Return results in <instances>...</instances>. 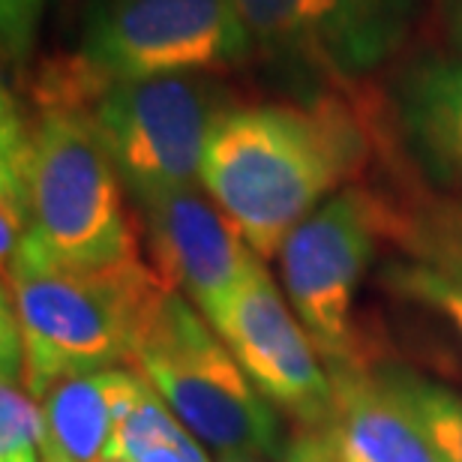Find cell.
Wrapping results in <instances>:
<instances>
[{"instance_id":"cell-18","label":"cell","mask_w":462,"mask_h":462,"mask_svg":"<svg viewBox=\"0 0 462 462\" xmlns=\"http://www.w3.org/2000/svg\"><path fill=\"white\" fill-rule=\"evenodd\" d=\"M384 282L391 285L393 291L405 294L411 300H420L441 312L454 330L462 337V285L445 280L436 271L414 262H396L384 271Z\"/></svg>"},{"instance_id":"cell-7","label":"cell","mask_w":462,"mask_h":462,"mask_svg":"<svg viewBox=\"0 0 462 462\" xmlns=\"http://www.w3.org/2000/svg\"><path fill=\"white\" fill-rule=\"evenodd\" d=\"M382 237L375 192L346 187L285 237L282 291L325 366L373 360L355 334V298Z\"/></svg>"},{"instance_id":"cell-8","label":"cell","mask_w":462,"mask_h":462,"mask_svg":"<svg viewBox=\"0 0 462 462\" xmlns=\"http://www.w3.org/2000/svg\"><path fill=\"white\" fill-rule=\"evenodd\" d=\"M253 51L291 76L351 81L409 36L420 0H235Z\"/></svg>"},{"instance_id":"cell-15","label":"cell","mask_w":462,"mask_h":462,"mask_svg":"<svg viewBox=\"0 0 462 462\" xmlns=\"http://www.w3.org/2000/svg\"><path fill=\"white\" fill-rule=\"evenodd\" d=\"M31 129L18 99L4 90L0 103V255L13 262L31 231Z\"/></svg>"},{"instance_id":"cell-3","label":"cell","mask_w":462,"mask_h":462,"mask_svg":"<svg viewBox=\"0 0 462 462\" xmlns=\"http://www.w3.org/2000/svg\"><path fill=\"white\" fill-rule=\"evenodd\" d=\"M253 54L235 0H90L76 58L45 72L42 103L85 108L120 79L210 76Z\"/></svg>"},{"instance_id":"cell-5","label":"cell","mask_w":462,"mask_h":462,"mask_svg":"<svg viewBox=\"0 0 462 462\" xmlns=\"http://www.w3.org/2000/svg\"><path fill=\"white\" fill-rule=\"evenodd\" d=\"M31 142V231L22 246L81 267L138 255L126 187L88 112L40 108Z\"/></svg>"},{"instance_id":"cell-9","label":"cell","mask_w":462,"mask_h":462,"mask_svg":"<svg viewBox=\"0 0 462 462\" xmlns=\"http://www.w3.org/2000/svg\"><path fill=\"white\" fill-rule=\"evenodd\" d=\"M214 330L276 411L303 430L330 427L334 387L328 366L285 291L267 273L264 258H253Z\"/></svg>"},{"instance_id":"cell-11","label":"cell","mask_w":462,"mask_h":462,"mask_svg":"<svg viewBox=\"0 0 462 462\" xmlns=\"http://www.w3.org/2000/svg\"><path fill=\"white\" fill-rule=\"evenodd\" d=\"M396 138L432 187L462 199V58H414L391 88Z\"/></svg>"},{"instance_id":"cell-14","label":"cell","mask_w":462,"mask_h":462,"mask_svg":"<svg viewBox=\"0 0 462 462\" xmlns=\"http://www.w3.org/2000/svg\"><path fill=\"white\" fill-rule=\"evenodd\" d=\"M382 237L402 249L405 262L423 264L462 285V199L409 189L378 196Z\"/></svg>"},{"instance_id":"cell-19","label":"cell","mask_w":462,"mask_h":462,"mask_svg":"<svg viewBox=\"0 0 462 462\" xmlns=\"http://www.w3.org/2000/svg\"><path fill=\"white\" fill-rule=\"evenodd\" d=\"M42 0H0V42H4V60L22 63L31 58L36 31H40Z\"/></svg>"},{"instance_id":"cell-23","label":"cell","mask_w":462,"mask_h":462,"mask_svg":"<svg viewBox=\"0 0 462 462\" xmlns=\"http://www.w3.org/2000/svg\"><path fill=\"white\" fill-rule=\"evenodd\" d=\"M40 457H42V462H69L63 454H58L54 448H49V445H40Z\"/></svg>"},{"instance_id":"cell-25","label":"cell","mask_w":462,"mask_h":462,"mask_svg":"<svg viewBox=\"0 0 462 462\" xmlns=\"http://www.w3.org/2000/svg\"><path fill=\"white\" fill-rule=\"evenodd\" d=\"M103 462H124V459H103Z\"/></svg>"},{"instance_id":"cell-6","label":"cell","mask_w":462,"mask_h":462,"mask_svg":"<svg viewBox=\"0 0 462 462\" xmlns=\"http://www.w3.org/2000/svg\"><path fill=\"white\" fill-rule=\"evenodd\" d=\"M228 94L210 76L120 79L97 88L81 112L94 120L135 205L199 187L205 144Z\"/></svg>"},{"instance_id":"cell-22","label":"cell","mask_w":462,"mask_h":462,"mask_svg":"<svg viewBox=\"0 0 462 462\" xmlns=\"http://www.w3.org/2000/svg\"><path fill=\"white\" fill-rule=\"evenodd\" d=\"M0 462H42V457H40V448H24L9 457H0Z\"/></svg>"},{"instance_id":"cell-17","label":"cell","mask_w":462,"mask_h":462,"mask_svg":"<svg viewBox=\"0 0 462 462\" xmlns=\"http://www.w3.org/2000/svg\"><path fill=\"white\" fill-rule=\"evenodd\" d=\"M45 436L42 402L24 387V375L0 373V457L40 448Z\"/></svg>"},{"instance_id":"cell-21","label":"cell","mask_w":462,"mask_h":462,"mask_svg":"<svg viewBox=\"0 0 462 462\" xmlns=\"http://www.w3.org/2000/svg\"><path fill=\"white\" fill-rule=\"evenodd\" d=\"M439 9L448 42L454 45L457 58H462V0H439Z\"/></svg>"},{"instance_id":"cell-2","label":"cell","mask_w":462,"mask_h":462,"mask_svg":"<svg viewBox=\"0 0 462 462\" xmlns=\"http://www.w3.org/2000/svg\"><path fill=\"white\" fill-rule=\"evenodd\" d=\"M174 289L133 255L117 264H60L18 246L4 264L9 303L24 346V387L33 400L72 375L129 366L147 321Z\"/></svg>"},{"instance_id":"cell-10","label":"cell","mask_w":462,"mask_h":462,"mask_svg":"<svg viewBox=\"0 0 462 462\" xmlns=\"http://www.w3.org/2000/svg\"><path fill=\"white\" fill-rule=\"evenodd\" d=\"M138 210L151 264L174 291L192 300L210 325H217L255 258L244 235L201 183L147 199Z\"/></svg>"},{"instance_id":"cell-13","label":"cell","mask_w":462,"mask_h":462,"mask_svg":"<svg viewBox=\"0 0 462 462\" xmlns=\"http://www.w3.org/2000/svg\"><path fill=\"white\" fill-rule=\"evenodd\" d=\"M144 387V378L126 366L63 378L42 396L45 436L40 445L54 448L69 462H103Z\"/></svg>"},{"instance_id":"cell-24","label":"cell","mask_w":462,"mask_h":462,"mask_svg":"<svg viewBox=\"0 0 462 462\" xmlns=\"http://www.w3.org/2000/svg\"><path fill=\"white\" fill-rule=\"evenodd\" d=\"M219 462H264V459H249V457H226V459H219Z\"/></svg>"},{"instance_id":"cell-1","label":"cell","mask_w":462,"mask_h":462,"mask_svg":"<svg viewBox=\"0 0 462 462\" xmlns=\"http://www.w3.org/2000/svg\"><path fill=\"white\" fill-rule=\"evenodd\" d=\"M364 124L337 97L303 106H231L205 144L201 187L258 258H276L285 237L369 160Z\"/></svg>"},{"instance_id":"cell-20","label":"cell","mask_w":462,"mask_h":462,"mask_svg":"<svg viewBox=\"0 0 462 462\" xmlns=\"http://www.w3.org/2000/svg\"><path fill=\"white\" fill-rule=\"evenodd\" d=\"M280 462H343L325 430H298L285 445Z\"/></svg>"},{"instance_id":"cell-16","label":"cell","mask_w":462,"mask_h":462,"mask_svg":"<svg viewBox=\"0 0 462 462\" xmlns=\"http://www.w3.org/2000/svg\"><path fill=\"white\" fill-rule=\"evenodd\" d=\"M375 375L423 423L448 462H462V393L402 364H373Z\"/></svg>"},{"instance_id":"cell-4","label":"cell","mask_w":462,"mask_h":462,"mask_svg":"<svg viewBox=\"0 0 462 462\" xmlns=\"http://www.w3.org/2000/svg\"><path fill=\"white\" fill-rule=\"evenodd\" d=\"M129 366L201 445L223 459L280 462L289 445L280 411L180 291H171L147 321Z\"/></svg>"},{"instance_id":"cell-12","label":"cell","mask_w":462,"mask_h":462,"mask_svg":"<svg viewBox=\"0 0 462 462\" xmlns=\"http://www.w3.org/2000/svg\"><path fill=\"white\" fill-rule=\"evenodd\" d=\"M375 360L328 366L334 420L325 430L343 462H448L423 423L387 391Z\"/></svg>"}]
</instances>
